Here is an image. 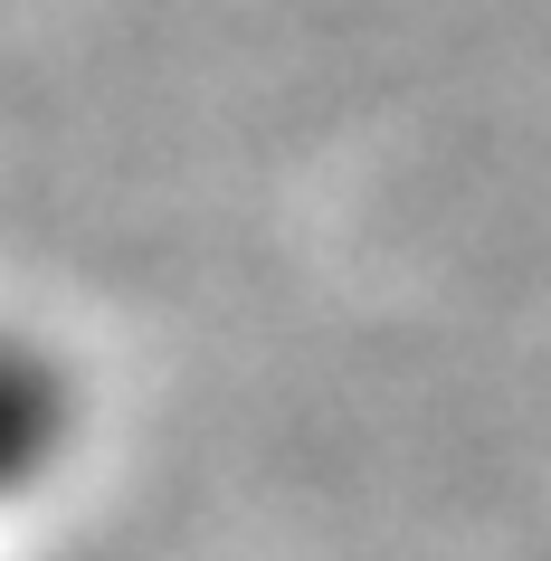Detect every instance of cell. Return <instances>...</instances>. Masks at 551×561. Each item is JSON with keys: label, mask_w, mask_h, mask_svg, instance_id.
Listing matches in <instances>:
<instances>
[{"label": "cell", "mask_w": 551, "mask_h": 561, "mask_svg": "<svg viewBox=\"0 0 551 561\" xmlns=\"http://www.w3.org/2000/svg\"><path fill=\"white\" fill-rule=\"evenodd\" d=\"M67 438H77V400H67L58 362L0 333V504L30 495L38 476L67 457Z\"/></svg>", "instance_id": "1"}]
</instances>
